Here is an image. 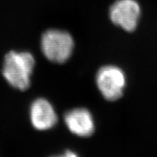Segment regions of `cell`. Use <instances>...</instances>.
I'll return each instance as SVG.
<instances>
[{
    "mask_svg": "<svg viewBox=\"0 0 157 157\" xmlns=\"http://www.w3.org/2000/svg\"><path fill=\"white\" fill-rule=\"evenodd\" d=\"M34 65V58L30 52L10 51L4 60L3 76L12 87L23 91L30 86Z\"/></svg>",
    "mask_w": 157,
    "mask_h": 157,
    "instance_id": "obj_1",
    "label": "cell"
},
{
    "mask_svg": "<svg viewBox=\"0 0 157 157\" xmlns=\"http://www.w3.org/2000/svg\"><path fill=\"white\" fill-rule=\"evenodd\" d=\"M74 39L69 33L58 29H50L43 34L41 48L46 58L51 62L63 63L71 56Z\"/></svg>",
    "mask_w": 157,
    "mask_h": 157,
    "instance_id": "obj_2",
    "label": "cell"
},
{
    "mask_svg": "<svg viewBox=\"0 0 157 157\" xmlns=\"http://www.w3.org/2000/svg\"><path fill=\"white\" fill-rule=\"evenodd\" d=\"M96 84L105 99L117 101L123 95L126 78L123 71L114 66L100 68L96 75Z\"/></svg>",
    "mask_w": 157,
    "mask_h": 157,
    "instance_id": "obj_3",
    "label": "cell"
},
{
    "mask_svg": "<svg viewBox=\"0 0 157 157\" xmlns=\"http://www.w3.org/2000/svg\"><path fill=\"white\" fill-rule=\"evenodd\" d=\"M109 16L115 25L131 32L138 24L140 7L136 0H117L110 7Z\"/></svg>",
    "mask_w": 157,
    "mask_h": 157,
    "instance_id": "obj_4",
    "label": "cell"
},
{
    "mask_svg": "<svg viewBox=\"0 0 157 157\" xmlns=\"http://www.w3.org/2000/svg\"><path fill=\"white\" fill-rule=\"evenodd\" d=\"M64 120L71 132L79 137H89L95 130L93 116L87 109L83 108L68 111L65 114Z\"/></svg>",
    "mask_w": 157,
    "mask_h": 157,
    "instance_id": "obj_5",
    "label": "cell"
},
{
    "mask_svg": "<svg viewBox=\"0 0 157 157\" xmlns=\"http://www.w3.org/2000/svg\"><path fill=\"white\" fill-rule=\"evenodd\" d=\"M30 118L33 126L39 130H47L52 128L58 121L53 107L50 102L44 98H38L31 104Z\"/></svg>",
    "mask_w": 157,
    "mask_h": 157,
    "instance_id": "obj_6",
    "label": "cell"
}]
</instances>
